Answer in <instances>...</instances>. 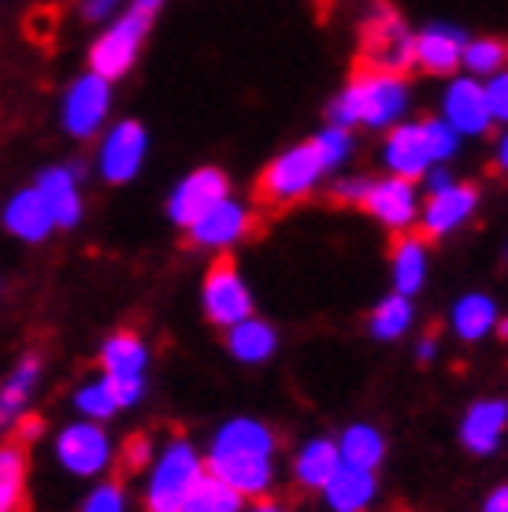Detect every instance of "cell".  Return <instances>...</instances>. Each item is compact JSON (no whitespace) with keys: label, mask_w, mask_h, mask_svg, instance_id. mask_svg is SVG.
<instances>
[{"label":"cell","mask_w":508,"mask_h":512,"mask_svg":"<svg viewBox=\"0 0 508 512\" xmlns=\"http://www.w3.org/2000/svg\"><path fill=\"white\" fill-rule=\"evenodd\" d=\"M271 453L275 435L256 420H234L212 442L208 472L234 487L242 498H256L271 487Z\"/></svg>","instance_id":"6da1fadb"},{"label":"cell","mask_w":508,"mask_h":512,"mask_svg":"<svg viewBox=\"0 0 508 512\" xmlns=\"http://www.w3.org/2000/svg\"><path fill=\"white\" fill-rule=\"evenodd\" d=\"M408 104V82L405 75L394 71H379V67H356L349 86L338 101L331 104V123L334 127H390L401 119Z\"/></svg>","instance_id":"7a4b0ae2"},{"label":"cell","mask_w":508,"mask_h":512,"mask_svg":"<svg viewBox=\"0 0 508 512\" xmlns=\"http://www.w3.org/2000/svg\"><path fill=\"white\" fill-rule=\"evenodd\" d=\"M457 153V134L442 119H427V123H405L394 127L386 138V167L397 179H420L431 171L434 160Z\"/></svg>","instance_id":"3957f363"},{"label":"cell","mask_w":508,"mask_h":512,"mask_svg":"<svg viewBox=\"0 0 508 512\" xmlns=\"http://www.w3.org/2000/svg\"><path fill=\"white\" fill-rule=\"evenodd\" d=\"M201 475L204 464L197 457V449L186 438H175L153 468L149 494H145V512H186Z\"/></svg>","instance_id":"277c9868"},{"label":"cell","mask_w":508,"mask_h":512,"mask_svg":"<svg viewBox=\"0 0 508 512\" xmlns=\"http://www.w3.org/2000/svg\"><path fill=\"white\" fill-rule=\"evenodd\" d=\"M360 64L405 75L412 67V30L390 4H375L360 26Z\"/></svg>","instance_id":"5b68a950"},{"label":"cell","mask_w":508,"mask_h":512,"mask_svg":"<svg viewBox=\"0 0 508 512\" xmlns=\"http://www.w3.org/2000/svg\"><path fill=\"white\" fill-rule=\"evenodd\" d=\"M149 26H153V15H145L134 4H127L108 23V30H104L101 38L93 41V49H89V71L101 75L104 82L123 78L134 67V60H138L141 41L149 34Z\"/></svg>","instance_id":"8992f818"},{"label":"cell","mask_w":508,"mask_h":512,"mask_svg":"<svg viewBox=\"0 0 508 512\" xmlns=\"http://www.w3.org/2000/svg\"><path fill=\"white\" fill-rule=\"evenodd\" d=\"M319 175H323V164H319L312 141H305V145H297L290 153H282L275 164H267L256 193H260V201L271 208L290 205V201L305 197V193L316 186Z\"/></svg>","instance_id":"52a82bcc"},{"label":"cell","mask_w":508,"mask_h":512,"mask_svg":"<svg viewBox=\"0 0 508 512\" xmlns=\"http://www.w3.org/2000/svg\"><path fill=\"white\" fill-rule=\"evenodd\" d=\"M253 312V297L245 290V282L238 279V268L230 256H219L216 264L208 268L204 279V316L216 327H234Z\"/></svg>","instance_id":"ba28073f"},{"label":"cell","mask_w":508,"mask_h":512,"mask_svg":"<svg viewBox=\"0 0 508 512\" xmlns=\"http://www.w3.org/2000/svg\"><path fill=\"white\" fill-rule=\"evenodd\" d=\"M468 34L453 23H427L420 34H412V67H420L427 75H453L460 67Z\"/></svg>","instance_id":"9c48e42d"},{"label":"cell","mask_w":508,"mask_h":512,"mask_svg":"<svg viewBox=\"0 0 508 512\" xmlns=\"http://www.w3.org/2000/svg\"><path fill=\"white\" fill-rule=\"evenodd\" d=\"M56 457L67 472L75 475H97L112 461V442L97 423H71L56 438Z\"/></svg>","instance_id":"30bf717a"},{"label":"cell","mask_w":508,"mask_h":512,"mask_svg":"<svg viewBox=\"0 0 508 512\" xmlns=\"http://www.w3.org/2000/svg\"><path fill=\"white\" fill-rule=\"evenodd\" d=\"M108 104H112V82H104L101 75H82L67 90V101H64V123L71 134L78 138H89L93 130L101 127L104 116H108Z\"/></svg>","instance_id":"8fae6325"},{"label":"cell","mask_w":508,"mask_h":512,"mask_svg":"<svg viewBox=\"0 0 508 512\" xmlns=\"http://www.w3.org/2000/svg\"><path fill=\"white\" fill-rule=\"evenodd\" d=\"M223 197H227V175L216 171V167H201V171H193L190 179H182V186L171 193L167 216L175 219L178 227H190L193 219L204 216Z\"/></svg>","instance_id":"7c38bea8"},{"label":"cell","mask_w":508,"mask_h":512,"mask_svg":"<svg viewBox=\"0 0 508 512\" xmlns=\"http://www.w3.org/2000/svg\"><path fill=\"white\" fill-rule=\"evenodd\" d=\"M253 227V219L245 212L242 205H234V201H216V205L208 208L204 216H197L186 227L190 231V242L193 245H208V249H227V245L242 242L245 234Z\"/></svg>","instance_id":"4fadbf2b"},{"label":"cell","mask_w":508,"mask_h":512,"mask_svg":"<svg viewBox=\"0 0 508 512\" xmlns=\"http://www.w3.org/2000/svg\"><path fill=\"white\" fill-rule=\"evenodd\" d=\"M145 160V127L141 123H119L101 145V175L108 182H130Z\"/></svg>","instance_id":"5bb4252c"},{"label":"cell","mask_w":508,"mask_h":512,"mask_svg":"<svg viewBox=\"0 0 508 512\" xmlns=\"http://www.w3.org/2000/svg\"><path fill=\"white\" fill-rule=\"evenodd\" d=\"M479 208V190L475 186H445V190H434L431 201L423 205V238H442V234L457 231L460 223Z\"/></svg>","instance_id":"9a60e30c"},{"label":"cell","mask_w":508,"mask_h":512,"mask_svg":"<svg viewBox=\"0 0 508 512\" xmlns=\"http://www.w3.org/2000/svg\"><path fill=\"white\" fill-rule=\"evenodd\" d=\"M445 123L453 134H483L490 127V108H486V93L475 78H453L442 97Z\"/></svg>","instance_id":"2e32d148"},{"label":"cell","mask_w":508,"mask_h":512,"mask_svg":"<svg viewBox=\"0 0 508 512\" xmlns=\"http://www.w3.org/2000/svg\"><path fill=\"white\" fill-rule=\"evenodd\" d=\"M360 205L368 208L375 219H382L386 227L405 231L408 223L416 219V186H412L408 179H397V175L394 179L371 182Z\"/></svg>","instance_id":"e0dca14e"},{"label":"cell","mask_w":508,"mask_h":512,"mask_svg":"<svg viewBox=\"0 0 508 512\" xmlns=\"http://www.w3.org/2000/svg\"><path fill=\"white\" fill-rule=\"evenodd\" d=\"M38 193L56 227H75L78 216H82V201H78V186H75V171L67 167H49L38 179Z\"/></svg>","instance_id":"ac0fdd59"},{"label":"cell","mask_w":508,"mask_h":512,"mask_svg":"<svg viewBox=\"0 0 508 512\" xmlns=\"http://www.w3.org/2000/svg\"><path fill=\"white\" fill-rule=\"evenodd\" d=\"M508 420V405L505 401H479L471 405L468 416H464V427H460V438L471 453H494L497 442H501V431H505Z\"/></svg>","instance_id":"d6986e66"},{"label":"cell","mask_w":508,"mask_h":512,"mask_svg":"<svg viewBox=\"0 0 508 512\" xmlns=\"http://www.w3.org/2000/svg\"><path fill=\"white\" fill-rule=\"evenodd\" d=\"M327 505L334 512H360L375 498V475L368 468H353V464H338V472L327 479Z\"/></svg>","instance_id":"ffe728a7"},{"label":"cell","mask_w":508,"mask_h":512,"mask_svg":"<svg viewBox=\"0 0 508 512\" xmlns=\"http://www.w3.org/2000/svg\"><path fill=\"white\" fill-rule=\"evenodd\" d=\"M4 223H8V231H12L15 238H23V242H41V238H49V231L56 227L38 190H26V193H19V197H12V201H8V212H4Z\"/></svg>","instance_id":"44dd1931"},{"label":"cell","mask_w":508,"mask_h":512,"mask_svg":"<svg viewBox=\"0 0 508 512\" xmlns=\"http://www.w3.org/2000/svg\"><path fill=\"white\" fill-rule=\"evenodd\" d=\"M227 331H230V338H227L230 353L242 360V364H264V360L275 353V331H271L264 320L245 316V320H238L234 327H227Z\"/></svg>","instance_id":"7402d4cb"},{"label":"cell","mask_w":508,"mask_h":512,"mask_svg":"<svg viewBox=\"0 0 508 512\" xmlns=\"http://www.w3.org/2000/svg\"><path fill=\"white\" fill-rule=\"evenodd\" d=\"M338 464H342V457H338V446H334V442H327V438H316V442H308L305 453L297 457V464H293V475H297V483H301V487L323 490V487H327V479L338 472Z\"/></svg>","instance_id":"603a6c76"},{"label":"cell","mask_w":508,"mask_h":512,"mask_svg":"<svg viewBox=\"0 0 508 512\" xmlns=\"http://www.w3.org/2000/svg\"><path fill=\"white\" fill-rule=\"evenodd\" d=\"M427 279V253H423V238H401L394 245V282L397 294L412 297L416 290H423Z\"/></svg>","instance_id":"cb8c5ba5"},{"label":"cell","mask_w":508,"mask_h":512,"mask_svg":"<svg viewBox=\"0 0 508 512\" xmlns=\"http://www.w3.org/2000/svg\"><path fill=\"white\" fill-rule=\"evenodd\" d=\"M26 453L23 446H0V512L26 509Z\"/></svg>","instance_id":"d4e9b609"},{"label":"cell","mask_w":508,"mask_h":512,"mask_svg":"<svg viewBox=\"0 0 508 512\" xmlns=\"http://www.w3.org/2000/svg\"><path fill=\"white\" fill-rule=\"evenodd\" d=\"M38 375H41L38 357H26L23 364L15 368L12 379L4 383V390H0V431L19 420V412H23L26 397H30V390H34V383H38Z\"/></svg>","instance_id":"484cf974"},{"label":"cell","mask_w":508,"mask_h":512,"mask_svg":"<svg viewBox=\"0 0 508 512\" xmlns=\"http://www.w3.org/2000/svg\"><path fill=\"white\" fill-rule=\"evenodd\" d=\"M494 323H497V305L486 294H468L453 308V331L464 342H479L483 334H490Z\"/></svg>","instance_id":"4316f807"},{"label":"cell","mask_w":508,"mask_h":512,"mask_svg":"<svg viewBox=\"0 0 508 512\" xmlns=\"http://www.w3.org/2000/svg\"><path fill=\"white\" fill-rule=\"evenodd\" d=\"M338 446V457L342 464H353V468H375L382 461V435L368 423H356L342 435V442H334Z\"/></svg>","instance_id":"83f0119b"},{"label":"cell","mask_w":508,"mask_h":512,"mask_svg":"<svg viewBox=\"0 0 508 512\" xmlns=\"http://www.w3.org/2000/svg\"><path fill=\"white\" fill-rule=\"evenodd\" d=\"M104 375H141L145 368V346L138 334L119 331L115 338H108V346L101 349Z\"/></svg>","instance_id":"f1b7e54d"},{"label":"cell","mask_w":508,"mask_h":512,"mask_svg":"<svg viewBox=\"0 0 508 512\" xmlns=\"http://www.w3.org/2000/svg\"><path fill=\"white\" fill-rule=\"evenodd\" d=\"M186 512H242V494L234 487H227L223 479H216L212 472H204L193 487V498L186 505Z\"/></svg>","instance_id":"f546056e"},{"label":"cell","mask_w":508,"mask_h":512,"mask_svg":"<svg viewBox=\"0 0 508 512\" xmlns=\"http://www.w3.org/2000/svg\"><path fill=\"white\" fill-rule=\"evenodd\" d=\"M460 64L468 67V75H497L505 67V41L497 38H475L464 41V52H460Z\"/></svg>","instance_id":"4dcf8cb0"},{"label":"cell","mask_w":508,"mask_h":512,"mask_svg":"<svg viewBox=\"0 0 508 512\" xmlns=\"http://www.w3.org/2000/svg\"><path fill=\"white\" fill-rule=\"evenodd\" d=\"M408 323H412V305H408V297L394 294L375 308V316H371V334L382 338V342H390V338L408 331Z\"/></svg>","instance_id":"1f68e13d"},{"label":"cell","mask_w":508,"mask_h":512,"mask_svg":"<svg viewBox=\"0 0 508 512\" xmlns=\"http://www.w3.org/2000/svg\"><path fill=\"white\" fill-rule=\"evenodd\" d=\"M312 149H316L323 171H331V167H338L345 156H349V130H345V127H327L323 134H316V138H312Z\"/></svg>","instance_id":"d6a6232c"},{"label":"cell","mask_w":508,"mask_h":512,"mask_svg":"<svg viewBox=\"0 0 508 512\" xmlns=\"http://www.w3.org/2000/svg\"><path fill=\"white\" fill-rule=\"evenodd\" d=\"M78 412H82V416H89V420H108L112 412H119V405H115V397L108 394L104 379H97V383H86L82 390H78Z\"/></svg>","instance_id":"836d02e7"},{"label":"cell","mask_w":508,"mask_h":512,"mask_svg":"<svg viewBox=\"0 0 508 512\" xmlns=\"http://www.w3.org/2000/svg\"><path fill=\"white\" fill-rule=\"evenodd\" d=\"M104 386H108V394L115 397V405L119 409H127L141 397V375H104Z\"/></svg>","instance_id":"e575fe53"},{"label":"cell","mask_w":508,"mask_h":512,"mask_svg":"<svg viewBox=\"0 0 508 512\" xmlns=\"http://www.w3.org/2000/svg\"><path fill=\"white\" fill-rule=\"evenodd\" d=\"M82 512H127V501H123V487L119 483H104L89 494L86 509Z\"/></svg>","instance_id":"d590c367"},{"label":"cell","mask_w":508,"mask_h":512,"mask_svg":"<svg viewBox=\"0 0 508 512\" xmlns=\"http://www.w3.org/2000/svg\"><path fill=\"white\" fill-rule=\"evenodd\" d=\"M149 457H153V442H149V435H130L127 446H123V472L127 475L141 472V468L149 464Z\"/></svg>","instance_id":"8d00e7d4"},{"label":"cell","mask_w":508,"mask_h":512,"mask_svg":"<svg viewBox=\"0 0 508 512\" xmlns=\"http://www.w3.org/2000/svg\"><path fill=\"white\" fill-rule=\"evenodd\" d=\"M483 93H486L490 119H505L508 116V75H505V71L490 75V86H483Z\"/></svg>","instance_id":"74e56055"},{"label":"cell","mask_w":508,"mask_h":512,"mask_svg":"<svg viewBox=\"0 0 508 512\" xmlns=\"http://www.w3.org/2000/svg\"><path fill=\"white\" fill-rule=\"evenodd\" d=\"M119 8H127V0H82V15H86L89 23H104Z\"/></svg>","instance_id":"f35d334b"},{"label":"cell","mask_w":508,"mask_h":512,"mask_svg":"<svg viewBox=\"0 0 508 512\" xmlns=\"http://www.w3.org/2000/svg\"><path fill=\"white\" fill-rule=\"evenodd\" d=\"M371 182L368 179H345L334 186V201H349V205H360L364 201V193H368Z\"/></svg>","instance_id":"ab89813d"},{"label":"cell","mask_w":508,"mask_h":512,"mask_svg":"<svg viewBox=\"0 0 508 512\" xmlns=\"http://www.w3.org/2000/svg\"><path fill=\"white\" fill-rule=\"evenodd\" d=\"M15 431H19V446H23V442H34V438L41 435V420L38 416H19V420H15Z\"/></svg>","instance_id":"60d3db41"},{"label":"cell","mask_w":508,"mask_h":512,"mask_svg":"<svg viewBox=\"0 0 508 512\" xmlns=\"http://www.w3.org/2000/svg\"><path fill=\"white\" fill-rule=\"evenodd\" d=\"M486 512H508V490L497 487L490 498H486Z\"/></svg>","instance_id":"b9f144b4"},{"label":"cell","mask_w":508,"mask_h":512,"mask_svg":"<svg viewBox=\"0 0 508 512\" xmlns=\"http://www.w3.org/2000/svg\"><path fill=\"white\" fill-rule=\"evenodd\" d=\"M127 4H134V8H138V12L153 15V19H156V12H160V8H164L167 0H127Z\"/></svg>","instance_id":"7bdbcfd3"},{"label":"cell","mask_w":508,"mask_h":512,"mask_svg":"<svg viewBox=\"0 0 508 512\" xmlns=\"http://www.w3.org/2000/svg\"><path fill=\"white\" fill-rule=\"evenodd\" d=\"M445 186H449V175H445V171H434V175H431V193L445 190Z\"/></svg>","instance_id":"ee69618b"},{"label":"cell","mask_w":508,"mask_h":512,"mask_svg":"<svg viewBox=\"0 0 508 512\" xmlns=\"http://www.w3.org/2000/svg\"><path fill=\"white\" fill-rule=\"evenodd\" d=\"M434 357V342H423L420 346V360H431Z\"/></svg>","instance_id":"f6af8a7d"},{"label":"cell","mask_w":508,"mask_h":512,"mask_svg":"<svg viewBox=\"0 0 508 512\" xmlns=\"http://www.w3.org/2000/svg\"><path fill=\"white\" fill-rule=\"evenodd\" d=\"M253 512H282V509H279V505H271V501H264V505H256Z\"/></svg>","instance_id":"bcb514c9"}]
</instances>
